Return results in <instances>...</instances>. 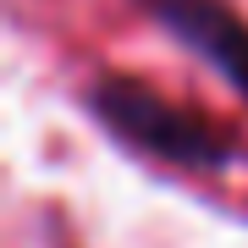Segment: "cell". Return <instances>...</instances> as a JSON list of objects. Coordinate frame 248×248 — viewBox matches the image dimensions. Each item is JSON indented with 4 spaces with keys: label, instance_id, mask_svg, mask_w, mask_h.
Segmentation results:
<instances>
[{
    "label": "cell",
    "instance_id": "obj_2",
    "mask_svg": "<svg viewBox=\"0 0 248 248\" xmlns=\"http://www.w3.org/2000/svg\"><path fill=\"white\" fill-rule=\"evenodd\" d=\"M143 6L248 99V22L226 0H143Z\"/></svg>",
    "mask_w": 248,
    "mask_h": 248
},
{
    "label": "cell",
    "instance_id": "obj_1",
    "mask_svg": "<svg viewBox=\"0 0 248 248\" xmlns=\"http://www.w3.org/2000/svg\"><path fill=\"white\" fill-rule=\"evenodd\" d=\"M94 110L105 116L110 133H122L127 143H138V149L171 160V166H182V171H221L232 160L226 133H215L199 110L160 99L149 83L105 78L94 89Z\"/></svg>",
    "mask_w": 248,
    "mask_h": 248
}]
</instances>
